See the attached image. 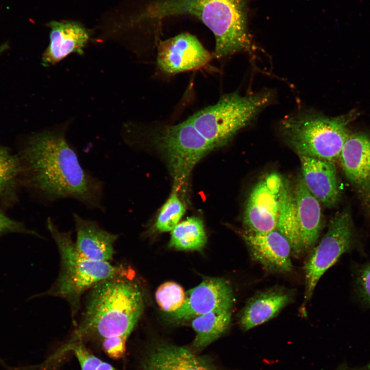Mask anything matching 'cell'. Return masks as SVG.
Wrapping results in <instances>:
<instances>
[{
    "label": "cell",
    "instance_id": "1",
    "mask_svg": "<svg viewBox=\"0 0 370 370\" xmlns=\"http://www.w3.org/2000/svg\"><path fill=\"white\" fill-rule=\"evenodd\" d=\"M70 124L66 121L26 138L17 154L22 186L45 204L70 199L105 213L104 182L82 166L67 138Z\"/></svg>",
    "mask_w": 370,
    "mask_h": 370
},
{
    "label": "cell",
    "instance_id": "2",
    "mask_svg": "<svg viewBox=\"0 0 370 370\" xmlns=\"http://www.w3.org/2000/svg\"><path fill=\"white\" fill-rule=\"evenodd\" d=\"M133 274L104 280L88 294L82 319L70 342L86 337L127 339L144 308V295Z\"/></svg>",
    "mask_w": 370,
    "mask_h": 370
},
{
    "label": "cell",
    "instance_id": "3",
    "mask_svg": "<svg viewBox=\"0 0 370 370\" xmlns=\"http://www.w3.org/2000/svg\"><path fill=\"white\" fill-rule=\"evenodd\" d=\"M246 3V0H155L138 17L157 21L180 15L196 16L213 33L214 55L220 59L253 47Z\"/></svg>",
    "mask_w": 370,
    "mask_h": 370
},
{
    "label": "cell",
    "instance_id": "4",
    "mask_svg": "<svg viewBox=\"0 0 370 370\" xmlns=\"http://www.w3.org/2000/svg\"><path fill=\"white\" fill-rule=\"evenodd\" d=\"M46 226L60 253V271L51 287L33 298L49 295L65 300L69 304L75 322L81 298L85 291L104 280L130 275L133 271L123 266L86 258L77 249L72 239L71 231H61L51 218L47 219Z\"/></svg>",
    "mask_w": 370,
    "mask_h": 370
},
{
    "label": "cell",
    "instance_id": "5",
    "mask_svg": "<svg viewBox=\"0 0 370 370\" xmlns=\"http://www.w3.org/2000/svg\"><path fill=\"white\" fill-rule=\"evenodd\" d=\"M359 115L355 109L335 117L303 112L285 119L281 132L299 156L334 161L339 158L350 132L349 125Z\"/></svg>",
    "mask_w": 370,
    "mask_h": 370
},
{
    "label": "cell",
    "instance_id": "6",
    "mask_svg": "<svg viewBox=\"0 0 370 370\" xmlns=\"http://www.w3.org/2000/svg\"><path fill=\"white\" fill-rule=\"evenodd\" d=\"M272 94L266 90L242 96L233 92L221 96L186 120L213 147L226 144L240 130L251 123L271 102Z\"/></svg>",
    "mask_w": 370,
    "mask_h": 370
},
{
    "label": "cell",
    "instance_id": "7",
    "mask_svg": "<svg viewBox=\"0 0 370 370\" xmlns=\"http://www.w3.org/2000/svg\"><path fill=\"white\" fill-rule=\"evenodd\" d=\"M151 135L164 156L173 181V189L178 192L188 181L195 165L214 149L187 120L159 126Z\"/></svg>",
    "mask_w": 370,
    "mask_h": 370
},
{
    "label": "cell",
    "instance_id": "8",
    "mask_svg": "<svg viewBox=\"0 0 370 370\" xmlns=\"http://www.w3.org/2000/svg\"><path fill=\"white\" fill-rule=\"evenodd\" d=\"M355 245V235L348 210L336 214L330 219L327 230L313 248L304 267L306 301L311 298L323 274L344 253L351 251Z\"/></svg>",
    "mask_w": 370,
    "mask_h": 370
},
{
    "label": "cell",
    "instance_id": "9",
    "mask_svg": "<svg viewBox=\"0 0 370 370\" xmlns=\"http://www.w3.org/2000/svg\"><path fill=\"white\" fill-rule=\"evenodd\" d=\"M283 179L279 174L271 173L252 189L243 218L246 230L267 232L277 230L279 196Z\"/></svg>",
    "mask_w": 370,
    "mask_h": 370
},
{
    "label": "cell",
    "instance_id": "10",
    "mask_svg": "<svg viewBox=\"0 0 370 370\" xmlns=\"http://www.w3.org/2000/svg\"><path fill=\"white\" fill-rule=\"evenodd\" d=\"M157 64L168 74L200 68L212 58L199 41L189 33H183L157 43Z\"/></svg>",
    "mask_w": 370,
    "mask_h": 370
},
{
    "label": "cell",
    "instance_id": "11",
    "mask_svg": "<svg viewBox=\"0 0 370 370\" xmlns=\"http://www.w3.org/2000/svg\"><path fill=\"white\" fill-rule=\"evenodd\" d=\"M339 159L347 178L370 209V133L350 132Z\"/></svg>",
    "mask_w": 370,
    "mask_h": 370
},
{
    "label": "cell",
    "instance_id": "12",
    "mask_svg": "<svg viewBox=\"0 0 370 370\" xmlns=\"http://www.w3.org/2000/svg\"><path fill=\"white\" fill-rule=\"evenodd\" d=\"M233 295L229 283L225 279L208 278L186 293L182 306L171 313L176 322L193 318L217 309H232Z\"/></svg>",
    "mask_w": 370,
    "mask_h": 370
},
{
    "label": "cell",
    "instance_id": "13",
    "mask_svg": "<svg viewBox=\"0 0 370 370\" xmlns=\"http://www.w3.org/2000/svg\"><path fill=\"white\" fill-rule=\"evenodd\" d=\"M140 370H221L210 359L188 348L164 342L145 349Z\"/></svg>",
    "mask_w": 370,
    "mask_h": 370
},
{
    "label": "cell",
    "instance_id": "14",
    "mask_svg": "<svg viewBox=\"0 0 370 370\" xmlns=\"http://www.w3.org/2000/svg\"><path fill=\"white\" fill-rule=\"evenodd\" d=\"M242 234L251 258L268 271L285 273L292 270L291 246L279 231L254 232L246 230Z\"/></svg>",
    "mask_w": 370,
    "mask_h": 370
},
{
    "label": "cell",
    "instance_id": "15",
    "mask_svg": "<svg viewBox=\"0 0 370 370\" xmlns=\"http://www.w3.org/2000/svg\"><path fill=\"white\" fill-rule=\"evenodd\" d=\"M47 26L50 28L49 44L42 56L43 66L54 65L72 53H84L90 34L82 24L73 21H52Z\"/></svg>",
    "mask_w": 370,
    "mask_h": 370
},
{
    "label": "cell",
    "instance_id": "16",
    "mask_svg": "<svg viewBox=\"0 0 370 370\" xmlns=\"http://www.w3.org/2000/svg\"><path fill=\"white\" fill-rule=\"evenodd\" d=\"M302 177L309 192L324 206L334 207L339 202L341 191L333 161L299 156Z\"/></svg>",
    "mask_w": 370,
    "mask_h": 370
},
{
    "label": "cell",
    "instance_id": "17",
    "mask_svg": "<svg viewBox=\"0 0 370 370\" xmlns=\"http://www.w3.org/2000/svg\"><path fill=\"white\" fill-rule=\"evenodd\" d=\"M76 232V246L86 258L98 262H110L115 253L114 245L119 234L106 231L94 220L72 214Z\"/></svg>",
    "mask_w": 370,
    "mask_h": 370
},
{
    "label": "cell",
    "instance_id": "18",
    "mask_svg": "<svg viewBox=\"0 0 370 370\" xmlns=\"http://www.w3.org/2000/svg\"><path fill=\"white\" fill-rule=\"evenodd\" d=\"M292 290L274 287L256 293L247 302L239 316V325L248 330L275 317L293 300Z\"/></svg>",
    "mask_w": 370,
    "mask_h": 370
},
{
    "label": "cell",
    "instance_id": "19",
    "mask_svg": "<svg viewBox=\"0 0 370 370\" xmlns=\"http://www.w3.org/2000/svg\"><path fill=\"white\" fill-rule=\"evenodd\" d=\"M293 192L302 253L312 249L319 236L321 209L319 201L308 190L301 176L297 181Z\"/></svg>",
    "mask_w": 370,
    "mask_h": 370
},
{
    "label": "cell",
    "instance_id": "20",
    "mask_svg": "<svg viewBox=\"0 0 370 370\" xmlns=\"http://www.w3.org/2000/svg\"><path fill=\"white\" fill-rule=\"evenodd\" d=\"M231 309H217L191 319L196 335L190 349L197 354L220 337L228 328Z\"/></svg>",
    "mask_w": 370,
    "mask_h": 370
},
{
    "label": "cell",
    "instance_id": "21",
    "mask_svg": "<svg viewBox=\"0 0 370 370\" xmlns=\"http://www.w3.org/2000/svg\"><path fill=\"white\" fill-rule=\"evenodd\" d=\"M277 230L288 240L294 255L302 254L297 205L293 190L283 179L279 196V213Z\"/></svg>",
    "mask_w": 370,
    "mask_h": 370
},
{
    "label": "cell",
    "instance_id": "22",
    "mask_svg": "<svg viewBox=\"0 0 370 370\" xmlns=\"http://www.w3.org/2000/svg\"><path fill=\"white\" fill-rule=\"evenodd\" d=\"M21 184V168L17 154L0 145V201L6 207L18 200Z\"/></svg>",
    "mask_w": 370,
    "mask_h": 370
},
{
    "label": "cell",
    "instance_id": "23",
    "mask_svg": "<svg viewBox=\"0 0 370 370\" xmlns=\"http://www.w3.org/2000/svg\"><path fill=\"white\" fill-rule=\"evenodd\" d=\"M207 242V236L201 219L188 217L179 223L171 231L169 246L181 250H201Z\"/></svg>",
    "mask_w": 370,
    "mask_h": 370
},
{
    "label": "cell",
    "instance_id": "24",
    "mask_svg": "<svg viewBox=\"0 0 370 370\" xmlns=\"http://www.w3.org/2000/svg\"><path fill=\"white\" fill-rule=\"evenodd\" d=\"M186 211L178 192L173 189L158 214L155 227L160 232L171 231L179 223Z\"/></svg>",
    "mask_w": 370,
    "mask_h": 370
},
{
    "label": "cell",
    "instance_id": "25",
    "mask_svg": "<svg viewBox=\"0 0 370 370\" xmlns=\"http://www.w3.org/2000/svg\"><path fill=\"white\" fill-rule=\"evenodd\" d=\"M155 299L159 307L164 311L172 313L179 309L186 299L182 287L174 282H166L159 286Z\"/></svg>",
    "mask_w": 370,
    "mask_h": 370
},
{
    "label": "cell",
    "instance_id": "26",
    "mask_svg": "<svg viewBox=\"0 0 370 370\" xmlns=\"http://www.w3.org/2000/svg\"><path fill=\"white\" fill-rule=\"evenodd\" d=\"M79 362L80 370H116L112 365L91 353L80 342L68 344Z\"/></svg>",
    "mask_w": 370,
    "mask_h": 370
},
{
    "label": "cell",
    "instance_id": "27",
    "mask_svg": "<svg viewBox=\"0 0 370 370\" xmlns=\"http://www.w3.org/2000/svg\"><path fill=\"white\" fill-rule=\"evenodd\" d=\"M355 280L358 295L363 303L370 306V262L358 269Z\"/></svg>",
    "mask_w": 370,
    "mask_h": 370
},
{
    "label": "cell",
    "instance_id": "28",
    "mask_svg": "<svg viewBox=\"0 0 370 370\" xmlns=\"http://www.w3.org/2000/svg\"><path fill=\"white\" fill-rule=\"evenodd\" d=\"M12 233L26 234L42 237L36 231L28 228L23 223L9 217L0 210V237Z\"/></svg>",
    "mask_w": 370,
    "mask_h": 370
},
{
    "label": "cell",
    "instance_id": "29",
    "mask_svg": "<svg viewBox=\"0 0 370 370\" xmlns=\"http://www.w3.org/2000/svg\"><path fill=\"white\" fill-rule=\"evenodd\" d=\"M126 340L122 337L105 338L101 341L102 349L110 358L119 359L125 354Z\"/></svg>",
    "mask_w": 370,
    "mask_h": 370
},
{
    "label": "cell",
    "instance_id": "30",
    "mask_svg": "<svg viewBox=\"0 0 370 370\" xmlns=\"http://www.w3.org/2000/svg\"><path fill=\"white\" fill-rule=\"evenodd\" d=\"M338 370H370V364L361 367H351L343 366Z\"/></svg>",
    "mask_w": 370,
    "mask_h": 370
},
{
    "label": "cell",
    "instance_id": "31",
    "mask_svg": "<svg viewBox=\"0 0 370 370\" xmlns=\"http://www.w3.org/2000/svg\"><path fill=\"white\" fill-rule=\"evenodd\" d=\"M9 45L7 43L3 44L0 46V54L6 51L8 48Z\"/></svg>",
    "mask_w": 370,
    "mask_h": 370
}]
</instances>
